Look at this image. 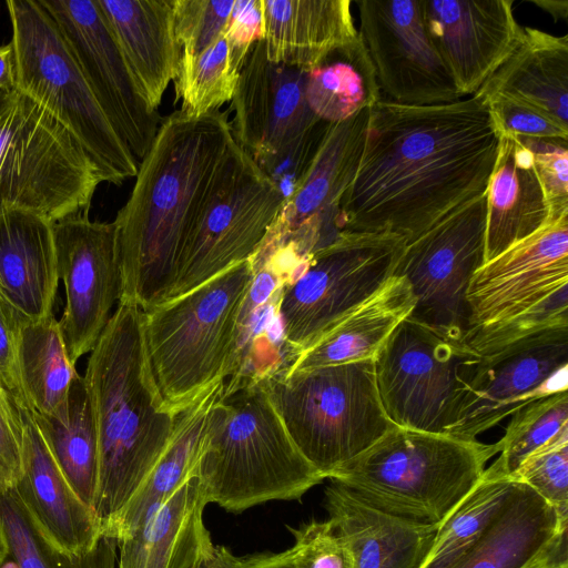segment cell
<instances>
[{
	"mask_svg": "<svg viewBox=\"0 0 568 568\" xmlns=\"http://www.w3.org/2000/svg\"><path fill=\"white\" fill-rule=\"evenodd\" d=\"M500 131L478 93L453 103L369 108L361 160L338 215L341 232L415 240L485 194Z\"/></svg>",
	"mask_w": 568,
	"mask_h": 568,
	"instance_id": "1",
	"label": "cell"
},
{
	"mask_svg": "<svg viewBox=\"0 0 568 568\" xmlns=\"http://www.w3.org/2000/svg\"><path fill=\"white\" fill-rule=\"evenodd\" d=\"M234 141L226 112L162 120L115 220L118 303L148 311L171 293L182 256L223 179Z\"/></svg>",
	"mask_w": 568,
	"mask_h": 568,
	"instance_id": "2",
	"label": "cell"
},
{
	"mask_svg": "<svg viewBox=\"0 0 568 568\" xmlns=\"http://www.w3.org/2000/svg\"><path fill=\"white\" fill-rule=\"evenodd\" d=\"M83 377L98 433L93 510L103 536L166 448L178 416L155 381L139 306L118 303Z\"/></svg>",
	"mask_w": 568,
	"mask_h": 568,
	"instance_id": "3",
	"label": "cell"
},
{
	"mask_svg": "<svg viewBox=\"0 0 568 568\" xmlns=\"http://www.w3.org/2000/svg\"><path fill=\"white\" fill-rule=\"evenodd\" d=\"M192 477L207 504L231 513L298 499L324 480L292 442L264 376L224 384Z\"/></svg>",
	"mask_w": 568,
	"mask_h": 568,
	"instance_id": "4",
	"label": "cell"
},
{
	"mask_svg": "<svg viewBox=\"0 0 568 568\" xmlns=\"http://www.w3.org/2000/svg\"><path fill=\"white\" fill-rule=\"evenodd\" d=\"M497 453V443L394 425L329 480L386 513L439 526L477 485Z\"/></svg>",
	"mask_w": 568,
	"mask_h": 568,
	"instance_id": "5",
	"label": "cell"
},
{
	"mask_svg": "<svg viewBox=\"0 0 568 568\" xmlns=\"http://www.w3.org/2000/svg\"><path fill=\"white\" fill-rule=\"evenodd\" d=\"M253 260L143 311L149 357L169 410L178 415L234 373L239 318Z\"/></svg>",
	"mask_w": 568,
	"mask_h": 568,
	"instance_id": "6",
	"label": "cell"
},
{
	"mask_svg": "<svg viewBox=\"0 0 568 568\" xmlns=\"http://www.w3.org/2000/svg\"><path fill=\"white\" fill-rule=\"evenodd\" d=\"M466 304L464 343L479 355L568 326V214L484 263Z\"/></svg>",
	"mask_w": 568,
	"mask_h": 568,
	"instance_id": "7",
	"label": "cell"
},
{
	"mask_svg": "<svg viewBox=\"0 0 568 568\" xmlns=\"http://www.w3.org/2000/svg\"><path fill=\"white\" fill-rule=\"evenodd\" d=\"M264 382L292 442L324 479L394 426L379 399L374 359L276 368Z\"/></svg>",
	"mask_w": 568,
	"mask_h": 568,
	"instance_id": "8",
	"label": "cell"
},
{
	"mask_svg": "<svg viewBox=\"0 0 568 568\" xmlns=\"http://www.w3.org/2000/svg\"><path fill=\"white\" fill-rule=\"evenodd\" d=\"M16 90L67 128L115 185L135 178L139 162L98 103L58 23L40 0H9Z\"/></svg>",
	"mask_w": 568,
	"mask_h": 568,
	"instance_id": "9",
	"label": "cell"
},
{
	"mask_svg": "<svg viewBox=\"0 0 568 568\" xmlns=\"http://www.w3.org/2000/svg\"><path fill=\"white\" fill-rule=\"evenodd\" d=\"M103 176L74 135L17 90L0 93V212L87 215Z\"/></svg>",
	"mask_w": 568,
	"mask_h": 568,
	"instance_id": "10",
	"label": "cell"
},
{
	"mask_svg": "<svg viewBox=\"0 0 568 568\" xmlns=\"http://www.w3.org/2000/svg\"><path fill=\"white\" fill-rule=\"evenodd\" d=\"M405 244L393 234L341 232L306 256L276 302L282 338L293 356L374 295L394 275Z\"/></svg>",
	"mask_w": 568,
	"mask_h": 568,
	"instance_id": "11",
	"label": "cell"
},
{
	"mask_svg": "<svg viewBox=\"0 0 568 568\" xmlns=\"http://www.w3.org/2000/svg\"><path fill=\"white\" fill-rule=\"evenodd\" d=\"M307 71L271 62L263 40L251 47L240 69L231 103L233 138L275 181L287 174L295 183L329 124L306 102Z\"/></svg>",
	"mask_w": 568,
	"mask_h": 568,
	"instance_id": "12",
	"label": "cell"
},
{
	"mask_svg": "<svg viewBox=\"0 0 568 568\" xmlns=\"http://www.w3.org/2000/svg\"><path fill=\"white\" fill-rule=\"evenodd\" d=\"M480 355L406 317L374 358L382 406L396 426L447 434Z\"/></svg>",
	"mask_w": 568,
	"mask_h": 568,
	"instance_id": "13",
	"label": "cell"
},
{
	"mask_svg": "<svg viewBox=\"0 0 568 568\" xmlns=\"http://www.w3.org/2000/svg\"><path fill=\"white\" fill-rule=\"evenodd\" d=\"M284 200L282 186L234 140L223 179L187 244L165 301L254 258Z\"/></svg>",
	"mask_w": 568,
	"mask_h": 568,
	"instance_id": "14",
	"label": "cell"
},
{
	"mask_svg": "<svg viewBox=\"0 0 568 568\" xmlns=\"http://www.w3.org/2000/svg\"><path fill=\"white\" fill-rule=\"evenodd\" d=\"M486 193L457 206L405 244L394 275L410 284L408 318L463 342L468 325L466 292L485 263Z\"/></svg>",
	"mask_w": 568,
	"mask_h": 568,
	"instance_id": "15",
	"label": "cell"
},
{
	"mask_svg": "<svg viewBox=\"0 0 568 568\" xmlns=\"http://www.w3.org/2000/svg\"><path fill=\"white\" fill-rule=\"evenodd\" d=\"M567 388L568 326L528 335L480 355L446 435L477 440L527 404Z\"/></svg>",
	"mask_w": 568,
	"mask_h": 568,
	"instance_id": "16",
	"label": "cell"
},
{
	"mask_svg": "<svg viewBox=\"0 0 568 568\" xmlns=\"http://www.w3.org/2000/svg\"><path fill=\"white\" fill-rule=\"evenodd\" d=\"M356 4L358 33L383 99L404 105L463 99L430 39L420 0H359Z\"/></svg>",
	"mask_w": 568,
	"mask_h": 568,
	"instance_id": "17",
	"label": "cell"
},
{
	"mask_svg": "<svg viewBox=\"0 0 568 568\" xmlns=\"http://www.w3.org/2000/svg\"><path fill=\"white\" fill-rule=\"evenodd\" d=\"M58 23L98 103L135 158L162 122L141 95L98 0H40Z\"/></svg>",
	"mask_w": 568,
	"mask_h": 568,
	"instance_id": "18",
	"label": "cell"
},
{
	"mask_svg": "<svg viewBox=\"0 0 568 568\" xmlns=\"http://www.w3.org/2000/svg\"><path fill=\"white\" fill-rule=\"evenodd\" d=\"M52 227L58 276L65 291L59 326L75 364L91 352L120 298L115 225L79 215L54 222Z\"/></svg>",
	"mask_w": 568,
	"mask_h": 568,
	"instance_id": "19",
	"label": "cell"
},
{
	"mask_svg": "<svg viewBox=\"0 0 568 568\" xmlns=\"http://www.w3.org/2000/svg\"><path fill=\"white\" fill-rule=\"evenodd\" d=\"M430 39L457 91L474 95L519 45L513 0H420Z\"/></svg>",
	"mask_w": 568,
	"mask_h": 568,
	"instance_id": "20",
	"label": "cell"
},
{
	"mask_svg": "<svg viewBox=\"0 0 568 568\" xmlns=\"http://www.w3.org/2000/svg\"><path fill=\"white\" fill-rule=\"evenodd\" d=\"M368 116L369 109H364L328 124L265 240H282L305 224L318 227L327 243L338 236L339 206L361 160Z\"/></svg>",
	"mask_w": 568,
	"mask_h": 568,
	"instance_id": "21",
	"label": "cell"
},
{
	"mask_svg": "<svg viewBox=\"0 0 568 568\" xmlns=\"http://www.w3.org/2000/svg\"><path fill=\"white\" fill-rule=\"evenodd\" d=\"M23 430V471L12 489L40 536L55 550L83 555L102 536L94 510L73 490L42 434L31 409H20Z\"/></svg>",
	"mask_w": 568,
	"mask_h": 568,
	"instance_id": "22",
	"label": "cell"
},
{
	"mask_svg": "<svg viewBox=\"0 0 568 568\" xmlns=\"http://www.w3.org/2000/svg\"><path fill=\"white\" fill-rule=\"evenodd\" d=\"M324 507L354 568H419L438 528L378 509L333 480L324 490Z\"/></svg>",
	"mask_w": 568,
	"mask_h": 568,
	"instance_id": "23",
	"label": "cell"
},
{
	"mask_svg": "<svg viewBox=\"0 0 568 568\" xmlns=\"http://www.w3.org/2000/svg\"><path fill=\"white\" fill-rule=\"evenodd\" d=\"M149 108L158 112L178 77L182 48L175 37L173 0H98Z\"/></svg>",
	"mask_w": 568,
	"mask_h": 568,
	"instance_id": "24",
	"label": "cell"
},
{
	"mask_svg": "<svg viewBox=\"0 0 568 568\" xmlns=\"http://www.w3.org/2000/svg\"><path fill=\"white\" fill-rule=\"evenodd\" d=\"M207 501L189 478L136 529L116 540V568H197L215 545L203 520Z\"/></svg>",
	"mask_w": 568,
	"mask_h": 568,
	"instance_id": "25",
	"label": "cell"
},
{
	"mask_svg": "<svg viewBox=\"0 0 568 568\" xmlns=\"http://www.w3.org/2000/svg\"><path fill=\"white\" fill-rule=\"evenodd\" d=\"M551 221L531 151L518 136L500 134L486 191L485 263Z\"/></svg>",
	"mask_w": 568,
	"mask_h": 568,
	"instance_id": "26",
	"label": "cell"
},
{
	"mask_svg": "<svg viewBox=\"0 0 568 568\" xmlns=\"http://www.w3.org/2000/svg\"><path fill=\"white\" fill-rule=\"evenodd\" d=\"M52 224L23 211L0 212V296L26 321L53 314L59 276Z\"/></svg>",
	"mask_w": 568,
	"mask_h": 568,
	"instance_id": "27",
	"label": "cell"
},
{
	"mask_svg": "<svg viewBox=\"0 0 568 568\" xmlns=\"http://www.w3.org/2000/svg\"><path fill=\"white\" fill-rule=\"evenodd\" d=\"M349 0H263L264 45L274 63L310 70L358 37Z\"/></svg>",
	"mask_w": 568,
	"mask_h": 568,
	"instance_id": "28",
	"label": "cell"
},
{
	"mask_svg": "<svg viewBox=\"0 0 568 568\" xmlns=\"http://www.w3.org/2000/svg\"><path fill=\"white\" fill-rule=\"evenodd\" d=\"M562 521L527 485H517L498 517L473 542L433 568H526Z\"/></svg>",
	"mask_w": 568,
	"mask_h": 568,
	"instance_id": "29",
	"label": "cell"
},
{
	"mask_svg": "<svg viewBox=\"0 0 568 568\" xmlns=\"http://www.w3.org/2000/svg\"><path fill=\"white\" fill-rule=\"evenodd\" d=\"M225 382L204 392L176 416L172 437L142 485L104 530L115 541L145 521L181 485L192 477L205 448L212 409Z\"/></svg>",
	"mask_w": 568,
	"mask_h": 568,
	"instance_id": "30",
	"label": "cell"
},
{
	"mask_svg": "<svg viewBox=\"0 0 568 568\" xmlns=\"http://www.w3.org/2000/svg\"><path fill=\"white\" fill-rule=\"evenodd\" d=\"M415 306L409 282L393 275L314 345L292 357L283 368L312 367L374 359L378 351Z\"/></svg>",
	"mask_w": 568,
	"mask_h": 568,
	"instance_id": "31",
	"label": "cell"
},
{
	"mask_svg": "<svg viewBox=\"0 0 568 568\" xmlns=\"http://www.w3.org/2000/svg\"><path fill=\"white\" fill-rule=\"evenodd\" d=\"M476 93L521 102L568 126V37L524 28L517 49Z\"/></svg>",
	"mask_w": 568,
	"mask_h": 568,
	"instance_id": "32",
	"label": "cell"
},
{
	"mask_svg": "<svg viewBox=\"0 0 568 568\" xmlns=\"http://www.w3.org/2000/svg\"><path fill=\"white\" fill-rule=\"evenodd\" d=\"M19 369L31 410L64 420L69 393L78 372L68 355L59 321L52 315L24 321L19 345Z\"/></svg>",
	"mask_w": 568,
	"mask_h": 568,
	"instance_id": "33",
	"label": "cell"
},
{
	"mask_svg": "<svg viewBox=\"0 0 568 568\" xmlns=\"http://www.w3.org/2000/svg\"><path fill=\"white\" fill-rule=\"evenodd\" d=\"M305 98L322 121L337 123L382 99L375 70L359 37L307 71Z\"/></svg>",
	"mask_w": 568,
	"mask_h": 568,
	"instance_id": "34",
	"label": "cell"
},
{
	"mask_svg": "<svg viewBox=\"0 0 568 568\" xmlns=\"http://www.w3.org/2000/svg\"><path fill=\"white\" fill-rule=\"evenodd\" d=\"M51 454L75 494L93 509L99 443L90 393L83 376L74 377L64 420L32 412Z\"/></svg>",
	"mask_w": 568,
	"mask_h": 568,
	"instance_id": "35",
	"label": "cell"
},
{
	"mask_svg": "<svg viewBox=\"0 0 568 568\" xmlns=\"http://www.w3.org/2000/svg\"><path fill=\"white\" fill-rule=\"evenodd\" d=\"M116 541L101 537L87 554L52 548L31 524L13 490L0 491V568H116Z\"/></svg>",
	"mask_w": 568,
	"mask_h": 568,
	"instance_id": "36",
	"label": "cell"
},
{
	"mask_svg": "<svg viewBox=\"0 0 568 568\" xmlns=\"http://www.w3.org/2000/svg\"><path fill=\"white\" fill-rule=\"evenodd\" d=\"M517 480L486 469L470 493L439 524L433 545L419 568H433L478 538L498 517Z\"/></svg>",
	"mask_w": 568,
	"mask_h": 568,
	"instance_id": "37",
	"label": "cell"
},
{
	"mask_svg": "<svg viewBox=\"0 0 568 568\" xmlns=\"http://www.w3.org/2000/svg\"><path fill=\"white\" fill-rule=\"evenodd\" d=\"M240 69L234 64L225 34L201 54H183L174 80L175 102L189 116L207 114L232 101Z\"/></svg>",
	"mask_w": 568,
	"mask_h": 568,
	"instance_id": "38",
	"label": "cell"
},
{
	"mask_svg": "<svg viewBox=\"0 0 568 568\" xmlns=\"http://www.w3.org/2000/svg\"><path fill=\"white\" fill-rule=\"evenodd\" d=\"M568 427V394L560 392L537 399L511 415L505 435L497 442L498 458L486 470L511 477L523 462Z\"/></svg>",
	"mask_w": 568,
	"mask_h": 568,
	"instance_id": "39",
	"label": "cell"
},
{
	"mask_svg": "<svg viewBox=\"0 0 568 568\" xmlns=\"http://www.w3.org/2000/svg\"><path fill=\"white\" fill-rule=\"evenodd\" d=\"M535 490L568 518V427L531 453L510 477Z\"/></svg>",
	"mask_w": 568,
	"mask_h": 568,
	"instance_id": "40",
	"label": "cell"
},
{
	"mask_svg": "<svg viewBox=\"0 0 568 568\" xmlns=\"http://www.w3.org/2000/svg\"><path fill=\"white\" fill-rule=\"evenodd\" d=\"M235 0H173L175 37L183 54L197 55L221 39Z\"/></svg>",
	"mask_w": 568,
	"mask_h": 568,
	"instance_id": "41",
	"label": "cell"
},
{
	"mask_svg": "<svg viewBox=\"0 0 568 568\" xmlns=\"http://www.w3.org/2000/svg\"><path fill=\"white\" fill-rule=\"evenodd\" d=\"M294 544L287 549L295 568H354L352 554L328 520L290 527Z\"/></svg>",
	"mask_w": 568,
	"mask_h": 568,
	"instance_id": "42",
	"label": "cell"
},
{
	"mask_svg": "<svg viewBox=\"0 0 568 568\" xmlns=\"http://www.w3.org/2000/svg\"><path fill=\"white\" fill-rule=\"evenodd\" d=\"M519 139L534 155L552 219L568 214V140Z\"/></svg>",
	"mask_w": 568,
	"mask_h": 568,
	"instance_id": "43",
	"label": "cell"
},
{
	"mask_svg": "<svg viewBox=\"0 0 568 568\" xmlns=\"http://www.w3.org/2000/svg\"><path fill=\"white\" fill-rule=\"evenodd\" d=\"M483 97L489 105L500 134L568 140V126L558 123L544 112L501 95Z\"/></svg>",
	"mask_w": 568,
	"mask_h": 568,
	"instance_id": "44",
	"label": "cell"
},
{
	"mask_svg": "<svg viewBox=\"0 0 568 568\" xmlns=\"http://www.w3.org/2000/svg\"><path fill=\"white\" fill-rule=\"evenodd\" d=\"M23 320L0 296V388L8 393L18 410L31 409L20 378L19 345Z\"/></svg>",
	"mask_w": 568,
	"mask_h": 568,
	"instance_id": "45",
	"label": "cell"
},
{
	"mask_svg": "<svg viewBox=\"0 0 568 568\" xmlns=\"http://www.w3.org/2000/svg\"><path fill=\"white\" fill-rule=\"evenodd\" d=\"M23 430L20 412L0 388V491L12 490L23 471Z\"/></svg>",
	"mask_w": 568,
	"mask_h": 568,
	"instance_id": "46",
	"label": "cell"
},
{
	"mask_svg": "<svg viewBox=\"0 0 568 568\" xmlns=\"http://www.w3.org/2000/svg\"><path fill=\"white\" fill-rule=\"evenodd\" d=\"M263 0H235L225 38L234 64L241 69L251 47L264 39Z\"/></svg>",
	"mask_w": 568,
	"mask_h": 568,
	"instance_id": "47",
	"label": "cell"
},
{
	"mask_svg": "<svg viewBox=\"0 0 568 568\" xmlns=\"http://www.w3.org/2000/svg\"><path fill=\"white\" fill-rule=\"evenodd\" d=\"M526 568H568V521H562Z\"/></svg>",
	"mask_w": 568,
	"mask_h": 568,
	"instance_id": "48",
	"label": "cell"
},
{
	"mask_svg": "<svg viewBox=\"0 0 568 568\" xmlns=\"http://www.w3.org/2000/svg\"><path fill=\"white\" fill-rule=\"evenodd\" d=\"M229 568H295L287 550L283 552H260L244 557L230 551Z\"/></svg>",
	"mask_w": 568,
	"mask_h": 568,
	"instance_id": "49",
	"label": "cell"
},
{
	"mask_svg": "<svg viewBox=\"0 0 568 568\" xmlns=\"http://www.w3.org/2000/svg\"><path fill=\"white\" fill-rule=\"evenodd\" d=\"M16 90V58L11 41L0 45V93Z\"/></svg>",
	"mask_w": 568,
	"mask_h": 568,
	"instance_id": "50",
	"label": "cell"
},
{
	"mask_svg": "<svg viewBox=\"0 0 568 568\" xmlns=\"http://www.w3.org/2000/svg\"><path fill=\"white\" fill-rule=\"evenodd\" d=\"M532 3L549 12L557 21L558 19L567 20L568 1L567 0H531Z\"/></svg>",
	"mask_w": 568,
	"mask_h": 568,
	"instance_id": "51",
	"label": "cell"
},
{
	"mask_svg": "<svg viewBox=\"0 0 568 568\" xmlns=\"http://www.w3.org/2000/svg\"><path fill=\"white\" fill-rule=\"evenodd\" d=\"M230 550L223 546H215L212 555L197 568H229Z\"/></svg>",
	"mask_w": 568,
	"mask_h": 568,
	"instance_id": "52",
	"label": "cell"
}]
</instances>
